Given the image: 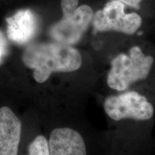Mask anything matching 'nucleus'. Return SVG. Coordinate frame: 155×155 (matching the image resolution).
<instances>
[{
  "mask_svg": "<svg viewBox=\"0 0 155 155\" xmlns=\"http://www.w3.org/2000/svg\"><path fill=\"white\" fill-rule=\"evenodd\" d=\"M106 114L114 121L126 119L146 121L154 115V107L146 97L135 91L110 96L104 104Z\"/></svg>",
  "mask_w": 155,
  "mask_h": 155,
  "instance_id": "20e7f679",
  "label": "nucleus"
},
{
  "mask_svg": "<svg viewBox=\"0 0 155 155\" xmlns=\"http://www.w3.org/2000/svg\"><path fill=\"white\" fill-rule=\"evenodd\" d=\"M8 51V44L5 35L0 31V65L5 60Z\"/></svg>",
  "mask_w": 155,
  "mask_h": 155,
  "instance_id": "9d476101",
  "label": "nucleus"
},
{
  "mask_svg": "<svg viewBox=\"0 0 155 155\" xmlns=\"http://www.w3.org/2000/svg\"><path fill=\"white\" fill-rule=\"evenodd\" d=\"M22 61L33 70L37 82L44 83L53 73H70L82 65L81 53L71 45L58 42H42L30 45L25 48Z\"/></svg>",
  "mask_w": 155,
  "mask_h": 155,
  "instance_id": "f257e3e1",
  "label": "nucleus"
},
{
  "mask_svg": "<svg viewBox=\"0 0 155 155\" xmlns=\"http://www.w3.org/2000/svg\"><path fill=\"white\" fill-rule=\"evenodd\" d=\"M79 0H61L63 17L50 29L52 39L58 43L72 45L82 38L94 18L90 6L78 7Z\"/></svg>",
  "mask_w": 155,
  "mask_h": 155,
  "instance_id": "7ed1b4c3",
  "label": "nucleus"
},
{
  "mask_svg": "<svg viewBox=\"0 0 155 155\" xmlns=\"http://www.w3.org/2000/svg\"><path fill=\"white\" fill-rule=\"evenodd\" d=\"M28 155H50L48 141L44 136H38L30 143Z\"/></svg>",
  "mask_w": 155,
  "mask_h": 155,
  "instance_id": "1a4fd4ad",
  "label": "nucleus"
},
{
  "mask_svg": "<svg viewBox=\"0 0 155 155\" xmlns=\"http://www.w3.org/2000/svg\"><path fill=\"white\" fill-rule=\"evenodd\" d=\"M153 63L152 56L145 55L138 46L132 47L129 50V55L119 54L111 61L108 86L118 91L127 90L132 83L148 77Z\"/></svg>",
  "mask_w": 155,
  "mask_h": 155,
  "instance_id": "f03ea898",
  "label": "nucleus"
},
{
  "mask_svg": "<svg viewBox=\"0 0 155 155\" xmlns=\"http://www.w3.org/2000/svg\"><path fill=\"white\" fill-rule=\"evenodd\" d=\"M7 35L17 44H25L35 35L38 24L32 11L22 10L7 19Z\"/></svg>",
  "mask_w": 155,
  "mask_h": 155,
  "instance_id": "6e6552de",
  "label": "nucleus"
},
{
  "mask_svg": "<svg viewBox=\"0 0 155 155\" xmlns=\"http://www.w3.org/2000/svg\"><path fill=\"white\" fill-rule=\"evenodd\" d=\"M22 123L9 107L0 108V155H17Z\"/></svg>",
  "mask_w": 155,
  "mask_h": 155,
  "instance_id": "423d86ee",
  "label": "nucleus"
},
{
  "mask_svg": "<svg viewBox=\"0 0 155 155\" xmlns=\"http://www.w3.org/2000/svg\"><path fill=\"white\" fill-rule=\"evenodd\" d=\"M50 155H87L86 143L80 134L71 128H57L50 134Z\"/></svg>",
  "mask_w": 155,
  "mask_h": 155,
  "instance_id": "0eeeda50",
  "label": "nucleus"
},
{
  "mask_svg": "<svg viewBox=\"0 0 155 155\" xmlns=\"http://www.w3.org/2000/svg\"><path fill=\"white\" fill-rule=\"evenodd\" d=\"M116 1L121 2L124 5L125 4L129 7L139 9L140 7V3L142 0H116Z\"/></svg>",
  "mask_w": 155,
  "mask_h": 155,
  "instance_id": "9b49d317",
  "label": "nucleus"
},
{
  "mask_svg": "<svg viewBox=\"0 0 155 155\" xmlns=\"http://www.w3.org/2000/svg\"><path fill=\"white\" fill-rule=\"evenodd\" d=\"M92 22L95 30L98 32L115 31L133 35L141 27L142 19L137 13L126 14L123 3L111 0L103 9L96 12Z\"/></svg>",
  "mask_w": 155,
  "mask_h": 155,
  "instance_id": "39448f33",
  "label": "nucleus"
}]
</instances>
